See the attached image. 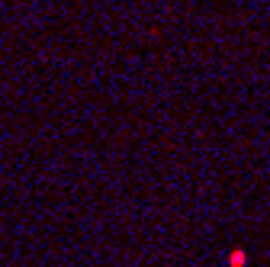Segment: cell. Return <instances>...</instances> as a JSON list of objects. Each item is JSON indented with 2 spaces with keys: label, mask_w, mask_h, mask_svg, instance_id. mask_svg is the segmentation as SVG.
<instances>
[{
  "label": "cell",
  "mask_w": 270,
  "mask_h": 267,
  "mask_svg": "<svg viewBox=\"0 0 270 267\" xmlns=\"http://www.w3.org/2000/svg\"><path fill=\"white\" fill-rule=\"evenodd\" d=\"M228 267H244V251H232L228 254Z\"/></svg>",
  "instance_id": "6da1fadb"
}]
</instances>
